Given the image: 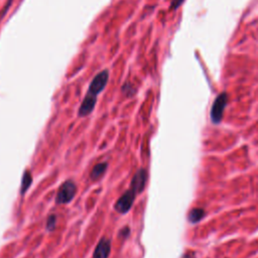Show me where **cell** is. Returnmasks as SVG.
Returning <instances> with one entry per match:
<instances>
[{
	"mask_svg": "<svg viewBox=\"0 0 258 258\" xmlns=\"http://www.w3.org/2000/svg\"><path fill=\"white\" fill-rule=\"evenodd\" d=\"M108 79H109V73L107 70L98 73L94 77V79L92 80L91 84H90L86 95L97 99V96L105 89L108 83Z\"/></svg>",
	"mask_w": 258,
	"mask_h": 258,
	"instance_id": "1",
	"label": "cell"
},
{
	"mask_svg": "<svg viewBox=\"0 0 258 258\" xmlns=\"http://www.w3.org/2000/svg\"><path fill=\"white\" fill-rule=\"evenodd\" d=\"M77 193V187L72 180H67L64 182L58 191L56 196V203L59 205H64L70 203Z\"/></svg>",
	"mask_w": 258,
	"mask_h": 258,
	"instance_id": "2",
	"label": "cell"
},
{
	"mask_svg": "<svg viewBox=\"0 0 258 258\" xmlns=\"http://www.w3.org/2000/svg\"><path fill=\"white\" fill-rule=\"evenodd\" d=\"M137 194L132 190L129 189L119 198V200L115 204V210L120 214H125L131 209L134 200Z\"/></svg>",
	"mask_w": 258,
	"mask_h": 258,
	"instance_id": "3",
	"label": "cell"
},
{
	"mask_svg": "<svg viewBox=\"0 0 258 258\" xmlns=\"http://www.w3.org/2000/svg\"><path fill=\"white\" fill-rule=\"evenodd\" d=\"M227 100H228V97H227V94L225 93H222L221 95H219L216 98L214 104L212 106V110H211V119L213 123L218 124L221 122L223 118L224 109L227 105Z\"/></svg>",
	"mask_w": 258,
	"mask_h": 258,
	"instance_id": "4",
	"label": "cell"
},
{
	"mask_svg": "<svg viewBox=\"0 0 258 258\" xmlns=\"http://www.w3.org/2000/svg\"><path fill=\"white\" fill-rule=\"evenodd\" d=\"M146 180H147L146 171L144 169L137 171L136 174L134 175L133 178H132L130 189H132L138 195V194H140L141 192L144 191V189L146 185Z\"/></svg>",
	"mask_w": 258,
	"mask_h": 258,
	"instance_id": "5",
	"label": "cell"
},
{
	"mask_svg": "<svg viewBox=\"0 0 258 258\" xmlns=\"http://www.w3.org/2000/svg\"><path fill=\"white\" fill-rule=\"evenodd\" d=\"M111 252V241L110 239L104 237L102 238L94 251L93 258H108Z\"/></svg>",
	"mask_w": 258,
	"mask_h": 258,
	"instance_id": "6",
	"label": "cell"
},
{
	"mask_svg": "<svg viewBox=\"0 0 258 258\" xmlns=\"http://www.w3.org/2000/svg\"><path fill=\"white\" fill-rule=\"evenodd\" d=\"M96 102H97L96 98L86 95L85 99L83 100L82 104L80 106V109H79L80 117H86V116L91 114L93 112L95 106H96Z\"/></svg>",
	"mask_w": 258,
	"mask_h": 258,
	"instance_id": "7",
	"label": "cell"
},
{
	"mask_svg": "<svg viewBox=\"0 0 258 258\" xmlns=\"http://www.w3.org/2000/svg\"><path fill=\"white\" fill-rule=\"evenodd\" d=\"M107 162H101L98 163L94 166V169L91 172V178L94 180L99 179L103 175L105 174V172L107 171Z\"/></svg>",
	"mask_w": 258,
	"mask_h": 258,
	"instance_id": "8",
	"label": "cell"
},
{
	"mask_svg": "<svg viewBox=\"0 0 258 258\" xmlns=\"http://www.w3.org/2000/svg\"><path fill=\"white\" fill-rule=\"evenodd\" d=\"M205 217V211L204 209L202 208H195V209H193L189 216H188V219H189V221L193 224H195V223H198L199 221H201L202 219Z\"/></svg>",
	"mask_w": 258,
	"mask_h": 258,
	"instance_id": "9",
	"label": "cell"
},
{
	"mask_svg": "<svg viewBox=\"0 0 258 258\" xmlns=\"http://www.w3.org/2000/svg\"><path fill=\"white\" fill-rule=\"evenodd\" d=\"M32 177L31 173L25 172L23 177H22V183H21V189H20L21 195H24V194L27 193V191L32 186Z\"/></svg>",
	"mask_w": 258,
	"mask_h": 258,
	"instance_id": "10",
	"label": "cell"
},
{
	"mask_svg": "<svg viewBox=\"0 0 258 258\" xmlns=\"http://www.w3.org/2000/svg\"><path fill=\"white\" fill-rule=\"evenodd\" d=\"M56 223H57V216L56 215H50L48 218V222H47V229L48 231L54 230L56 227Z\"/></svg>",
	"mask_w": 258,
	"mask_h": 258,
	"instance_id": "11",
	"label": "cell"
},
{
	"mask_svg": "<svg viewBox=\"0 0 258 258\" xmlns=\"http://www.w3.org/2000/svg\"><path fill=\"white\" fill-rule=\"evenodd\" d=\"M184 258H196L195 253H190V254H185Z\"/></svg>",
	"mask_w": 258,
	"mask_h": 258,
	"instance_id": "12",
	"label": "cell"
}]
</instances>
